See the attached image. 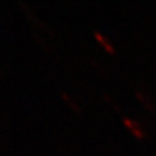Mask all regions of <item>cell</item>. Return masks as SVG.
<instances>
[{"mask_svg":"<svg viewBox=\"0 0 156 156\" xmlns=\"http://www.w3.org/2000/svg\"><path fill=\"white\" fill-rule=\"evenodd\" d=\"M92 33H94L95 38L100 42V44L105 48V51H107V52H109V53H113V52H115V48L111 46V43H109L108 41H107V38H105L104 35H101V34H100L99 31H98V30H94Z\"/></svg>","mask_w":156,"mask_h":156,"instance_id":"obj_2","label":"cell"},{"mask_svg":"<svg viewBox=\"0 0 156 156\" xmlns=\"http://www.w3.org/2000/svg\"><path fill=\"white\" fill-rule=\"evenodd\" d=\"M60 95H61V98H62V99H64V100L66 101V103L69 104V107H70V108H73V109H74L76 112H78V111H80V109H78V107H77V104H76L74 101H73V100L70 99L69 96L66 95V92H64V91H60Z\"/></svg>","mask_w":156,"mask_h":156,"instance_id":"obj_4","label":"cell"},{"mask_svg":"<svg viewBox=\"0 0 156 156\" xmlns=\"http://www.w3.org/2000/svg\"><path fill=\"white\" fill-rule=\"evenodd\" d=\"M122 122L125 124V126L126 128H128L131 133H133V135L135 136V138H138V139H142L143 138V131L140 130V128L138 126V124H135V122H133V121H131L129 117H122Z\"/></svg>","mask_w":156,"mask_h":156,"instance_id":"obj_1","label":"cell"},{"mask_svg":"<svg viewBox=\"0 0 156 156\" xmlns=\"http://www.w3.org/2000/svg\"><path fill=\"white\" fill-rule=\"evenodd\" d=\"M134 94H135V96L136 98H138V99L140 100V101H142V103H143V105L146 107V108H147V109H152L154 108V107H152V104H151V101L147 99V98H146L143 94H142V92H140V91H138V90H135V92H134Z\"/></svg>","mask_w":156,"mask_h":156,"instance_id":"obj_3","label":"cell"}]
</instances>
